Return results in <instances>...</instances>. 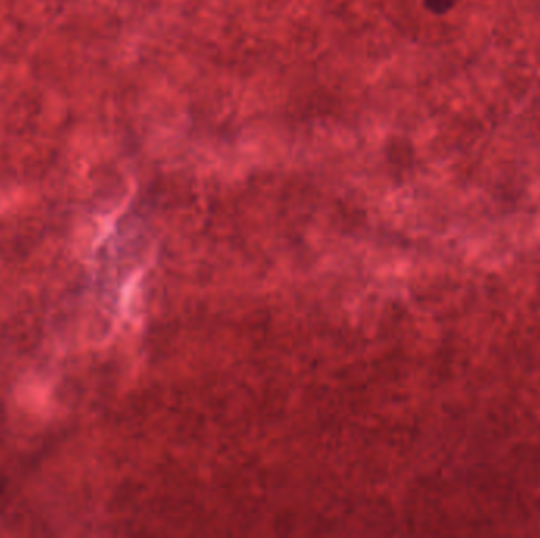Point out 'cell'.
Here are the masks:
<instances>
[{"label":"cell","mask_w":540,"mask_h":538,"mask_svg":"<svg viewBox=\"0 0 540 538\" xmlns=\"http://www.w3.org/2000/svg\"><path fill=\"white\" fill-rule=\"evenodd\" d=\"M425 6L435 15H444L453 6V0H425Z\"/></svg>","instance_id":"obj_1"}]
</instances>
